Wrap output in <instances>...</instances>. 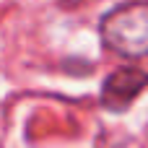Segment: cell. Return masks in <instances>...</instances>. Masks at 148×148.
I'll return each instance as SVG.
<instances>
[{
    "label": "cell",
    "instance_id": "obj_1",
    "mask_svg": "<svg viewBox=\"0 0 148 148\" xmlns=\"http://www.w3.org/2000/svg\"><path fill=\"white\" fill-rule=\"evenodd\" d=\"M99 36L104 47L122 57H146L148 55V3H125L112 8L101 23Z\"/></svg>",
    "mask_w": 148,
    "mask_h": 148
},
{
    "label": "cell",
    "instance_id": "obj_2",
    "mask_svg": "<svg viewBox=\"0 0 148 148\" xmlns=\"http://www.w3.org/2000/svg\"><path fill=\"white\" fill-rule=\"evenodd\" d=\"M148 86V73L135 68V65H125L117 68L114 73H109V78L101 86V104L109 112H122L127 109L138 94Z\"/></svg>",
    "mask_w": 148,
    "mask_h": 148
}]
</instances>
